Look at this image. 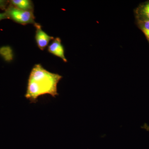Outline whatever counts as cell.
<instances>
[{
	"label": "cell",
	"mask_w": 149,
	"mask_h": 149,
	"mask_svg": "<svg viewBox=\"0 0 149 149\" xmlns=\"http://www.w3.org/2000/svg\"><path fill=\"white\" fill-rule=\"evenodd\" d=\"M0 54L6 60H10L12 58V52L10 48L4 47L0 49Z\"/></svg>",
	"instance_id": "ba28073f"
},
{
	"label": "cell",
	"mask_w": 149,
	"mask_h": 149,
	"mask_svg": "<svg viewBox=\"0 0 149 149\" xmlns=\"http://www.w3.org/2000/svg\"><path fill=\"white\" fill-rule=\"evenodd\" d=\"M12 5L16 8L23 10L33 11V2L29 0H12L10 2Z\"/></svg>",
	"instance_id": "8992f818"
},
{
	"label": "cell",
	"mask_w": 149,
	"mask_h": 149,
	"mask_svg": "<svg viewBox=\"0 0 149 149\" xmlns=\"http://www.w3.org/2000/svg\"><path fill=\"white\" fill-rule=\"evenodd\" d=\"M7 4V2L6 1H0V8H5Z\"/></svg>",
	"instance_id": "9c48e42d"
},
{
	"label": "cell",
	"mask_w": 149,
	"mask_h": 149,
	"mask_svg": "<svg viewBox=\"0 0 149 149\" xmlns=\"http://www.w3.org/2000/svg\"><path fill=\"white\" fill-rule=\"evenodd\" d=\"M8 18L22 25L32 24L35 25L37 23L35 21V17L33 11L23 10L10 6L6 12Z\"/></svg>",
	"instance_id": "7a4b0ae2"
},
{
	"label": "cell",
	"mask_w": 149,
	"mask_h": 149,
	"mask_svg": "<svg viewBox=\"0 0 149 149\" xmlns=\"http://www.w3.org/2000/svg\"><path fill=\"white\" fill-rule=\"evenodd\" d=\"M137 20H149V1L140 5L135 11Z\"/></svg>",
	"instance_id": "5b68a950"
},
{
	"label": "cell",
	"mask_w": 149,
	"mask_h": 149,
	"mask_svg": "<svg viewBox=\"0 0 149 149\" xmlns=\"http://www.w3.org/2000/svg\"><path fill=\"white\" fill-rule=\"evenodd\" d=\"M48 51L50 53L61 58L65 62H67V60L64 54V49L62 45L60 38L56 37L50 45L48 46Z\"/></svg>",
	"instance_id": "277c9868"
},
{
	"label": "cell",
	"mask_w": 149,
	"mask_h": 149,
	"mask_svg": "<svg viewBox=\"0 0 149 149\" xmlns=\"http://www.w3.org/2000/svg\"><path fill=\"white\" fill-rule=\"evenodd\" d=\"M62 76L48 71L40 64L35 65L29 74L25 97L31 103H36L39 97L58 95L57 85Z\"/></svg>",
	"instance_id": "6da1fadb"
},
{
	"label": "cell",
	"mask_w": 149,
	"mask_h": 149,
	"mask_svg": "<svg viewBox=\"0 0 149 149\" xmlns=\"http://www.w3.org/2000/svg\"><path fill=\"white\" fill-rule=\"evenodd\" d=\"M7 18H8V17L6 12L4 13H0V21L3 20V19Z\"/></svg>",
	"instance_id": "30bf717a"
},
{
	"label": "cell",
	"mask_w": 149,
	"mask_h": 149,
	"mask_svg": "<svg viewBox=\"0 0 149 149\" xmlns=\"http://www.w3.org/2000/svg\"><path fill=\"white\" fill-rule=\"evenodd\" d=\"M138 24L139 28L142 30L145 36L149 42V20H138Z\"/></svg>",
	"instance_id": "52a82bcc"
},
{
	"label": "cell",
	"mask_w": 149,
	"mask_h": 149,
	"mask_svg": "<svg viewBox=\"0 0 149 149\" xmlns=\"http://www.w3.org/2000/svg\"><path fill=\"white\" fill-rule=\"evenodd\" d=\"M34 26L36 28L35 38L37 45L41 50H44L51 40H54V37L49 36L43 31L40 24L37 23Z\"/></svg>",
	"instance_id": "3957f363"
}]
</instances>
